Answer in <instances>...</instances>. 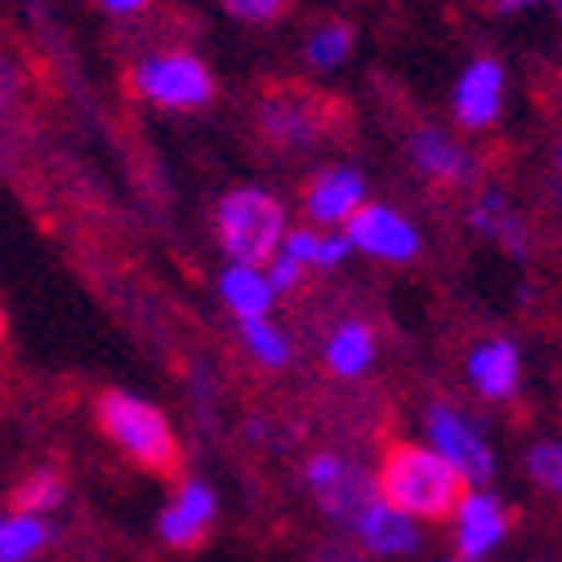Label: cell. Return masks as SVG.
Masks as SVG:
<instances>
[{"mask_svg": "<svg viewBox=\"0 0 562 562\" xmlns=\"http://www.w3.org/2000/svg\"><path fill=\"white\" fill-rule=\"evenodd\" d=\"M375 482V496L384 505H393L406 518H425V522H442L456 518L460 501L469 496V482L464 473H456L438 451L429 447H411V442H393L380 460Z\"/></svg>", "mask_w": 562, "mask_h": 562, "instance_id": "obj_1", "label": "cell"}, {"mask_svg": "<svg viewBox=\"0 0 562 562\" xmlns=\"http://www.w3.org/2000/svg\"><path fill=\"white\" fill-rule=\"evenodd\" d=\"M94 425L125 460H134L138 469H148V473H175L179 460H183L179 438L170 429V415L157 402L138 397V393L108 389L99 397V406H94Z\"/></svg>", "mask_w": 562, "mask_h": 562, "instance_id": "obj_2", "label": "cell"}, {"mask_svg": "<svg viewBox=\"0 0 562 562\" xmlns=\"http://www.w3.org/2000/svg\"><path fill=\"white\" fill-rule=\"evenodd\" d=\"M215 233L237 268H263L277 255V241L286 237V210L263 188H233L220 196Z\"/></svg>", "mask_w": 562, "mask_h": 562, "instance_id": "obj_3", "label": "cell"}, {"mask_svg": "<svg viewBox=\"0 0 562 562\" xmlns=\"http://www.w3.org/2000/svg\"><path fill=\"white\" fill-rule=\"evenodd\" d=\"M130 86L144 103L166 108V112H192L215 99V72L188 49H166V54L138 58L130 72Z\"/></svg>", "mask_w": 562, "mask_h": 562, "instance_id": "obj_4", "label": "cell"}, {"mask_svg": "<svg viewBox=\"0 0 562 562\" xmlns=\"http://www.w3.org/2000/svg\"><path fill=\"white\" fill-rule=\"evenodd\" d=\"M304 477H308V491L317 496V505L330 518H339L344 527H353V518L375 501V482L362 469L344 464L339 456H313Z\"/></svg>", "mask_w": 562, "mask_h": 562, "instance_id": "obj_5", "label": "cell"}, {"mask_svg": "<svg viewBox=\"0 0 562 562\" xmlns=\"http://www.w3.org/2000/svg\"><path fill=\"white\" fill-rule=\"evenodd\" d=\"M425 429L434 438L429 451H438L456 473H464V482H486L491 469H496V456H491V447L477 438V429L469 425V419L451 406H429L425 415Z\"/></svg>", "mask_w": 562, "mask_h": 562, "instance_id": "obj_6", "label": "cell"}, {"mask_svg": "<svg viewBox=\"0 0 562 562\" xmlns=\"http://www.w3.org/2000/svg\"><path fill=\"white\" fill-rule=\"evenodd\" d=\"M215 514H220V501H215V491H210V482L188 477V482H179L175 501L161 509L157 536L170 549H196L210 536V527H215Z\"/></svg>", "mask_w": 562, "mask_h": 562, "instance_id": "obj_7", "label": "cell"}, {"mask_svg": "<svg viewBox=\"0 0 562 562\" xmlns=\"http://www.w3.org/2000/svg\"><path fill=\"white\" fill-rule=\"evenodd\" d=\"M317 108H326L322 94L277 90V94L263 99L259 125H263V134L272 138V144H286V148L291 144H308V138L322 134V125H326V112H317Z\"/></svg>", "mask_w": 562, "mask_h": 562, "instance_id": "obj_8", "label": "cell"}, {"mask_svg": "<svg viewBox=\"0 0 562 562\" xmlns=\"http://www.w3.org/2000/svg\"><path fill=\"white\" fill-rule=\"evenodd\" d=\"M348 246H362L380 259H411L419 250V237L402 215H393V210L358 205L353 215H348Z\"/></svg>", "mask_w": 562, "mask_h": 562, "instance_id": "obj_9", "label": "cell"}, {"mask_svg": "<svg viewBox=\"0 0 562 562\" xmlns=\"http://www.w3.org/2000/svg\"><path fill=\"white\" fill-rule=\"evenodd\" d=\"M509 536V514L496 496H486V491H469L456 509V549L460 558L477 562L482 553H491L501 540Z\"/></svg>", "mask_w": 562, "mask_h": 562, "instance_id": "obj_10", "label": "cell"}, {"mask_svg": "<svg viewBox=\"0 0 562 562\" xmlns=\"http://www.w3.org/2000/svg\"><path fill=\"white\" fill-rule=\"evenodd\" d=\"M353 531H358L362 549L375 553V558H406V553L419 549V527H415V518L397 514V509L384 505L380 496L353 518Z\"/></svg>", "mask_w": 562, "mask_h": 562, "instance_id": "obj_11", "label": "cell"}, {"mask_svg": "<svg viewBox=\"0 0 562 562\" xmlns=\"http://www.w3.org/2000/svg\"><path fill=\"white\" fill-rule=\"evenodd\" d=\"M501 86H505L501 63H491V58L473 63L469 72H464V81H460V90H456V116H460V125L477 130V125L496 121L501 116Z\"/></svg>", "mask_w": 562, "mask_h": 562, "instance_id": "obj_12", "label": "cell"}, {"mask_svg": "<svg viewBox=\"0 0 562 562\" xmlns=\"http://www.w3.org/2000/svg\"><path fill=\"white\" fill-rule=\"evenodd\" d=\"M469 375H473L482 397H509L518 389V348L509 339L482 344L473 353V362H469Z\"/></svg>", "mask_w": 562, "mask_h": 562, "instance_id": "obj_13", "label": "cell"}, {"mask_svg": "<svg viewBox=\"0 0 562 562\" xmlns=\"http://www.w3.org/2000/svg\"><path fill=\"white\" fill-rule=\"evenodd\" d=\"M49 544H54L49 518L14 514V509L0 514V562H36Z\"/></svg>", "mask_w": 562, "mask_h": 562, "instance_id": "obj_14", "label": "cell"}, {"mask_svg": "<svg viewBox=\"0 0 562 562\" xmlns=\"http://www.w3.org/2000/svg\"><path fill=\"white\" fill-rule=\"evenodd\" d=\"M362 205V179L353 170H326L308 188V215L313 220H348Z\"/></svg>", "mask_w": 562, "mask_h": 562, "instance_id": "obj_15", "label": "cell"}, {"mask_svg": "<svg viewBox=\"0 0 562 562\" xmlns=\"http://www.w3.org/2000/svg\"><path fill=\"white\" fill-rule=\"evenodd\" d=\"M220 295H224V304L237 313V322H259V317H268V308H272V291H268V277L259 272V268H228L224 277H220Z\"/></svg>", "mask_w": 562, "mask_h": 562, "instance_id": "obj_16", "label": "cell"}, {"mask_svg": "<svg viewBox=\"0 0 562 562\" xmlns=\"http://www.w3.org/2000/svg\"><path fill=\"white\" fill-rule=\"evenodd\" d=\"M63 501H67V482H63L58 469L45 464V469L27 473V477L14 486L10 509H14V514H36V518H45V514H54Z\"/></svg>", "mask_w": 562, "mask_h": 562, "instance_id": "obj_17", "label": "cell"}, {"mask_svg": "<svg viewBox=\"0 0 562 562\" xmlns=\"http://www.w3.org/2000/svg\"><path fill=\"white\" fill-rule=\"evenodd\" d=\"M371 353H375L371 330H367V326H358V322H348V326L330 339L326 362H330V371H335V375H362V371L371 367Z\"/></svg>", "mask_w": 562, "mask_h": 562, "instance_id": "obj_18", "label": "cell"}, {"mask_svg": "<svg viewBox=\"0 0 562 562\" xmlns=\"http://www.w3.org/2000/svg\"><path fill=\"white\" fill-rule=\"evenodd\" d=\"M415 166L419 170H425L429 179H438V183H460L464 179V157H460V148H451L447 144V138L442 134H434V130H425V134H419L415 138Z\"/></svg>", "mask_w": 562, "mask_h": 562, "instance_id": "obj_19", "label": "cell"}, {"mask_svg": "<svg viewBox=\"0 0 562 562\" xmlns=\"http://www.w3.org/2000/svg\"><path fill=\"white\" fill-rule=\"evenodd\" d=\"M241 344L250 348V358L263 362V367H286V362H291V344H286V335H281L268 317H259V322H241Z\"/></svg>", "mask_w": 562, "mask_h": 562, "instance_id": "obj_20", "label": "cell"}, {"mask_svg": "<svg viewBox=\"0 0 562 562\" xmlns=\"http://www.w3.org/2000/svg\"><path fill=\"white\" fill-rule=\"evenodd\" d=\"M27 99V67L14 54H0V121H10Z\"/></svg>", "mask_w": 562, "mask_h": 562, "instance_id": "obj_21", "label": "cell"}, {"mask_svg": "<svg viewBox=\"0 0 562 562\" xmlns=\"http://www.w3.org/2000/svg\"><path fill=\"white\" fill-rule=\"evenodd\" d=\"M348 49H353V32H348V23H330V27H322V32L308 41V63L335 67V63L348 58Z\"/></svg>", "mask_w": 562, "mask_h": 562, "instance_id": "obj_22", "label": "cell"}, {"mask_svg": "<svg viewBox=\"0 0 562 562\" xmlns=\"http://www.w3.org/2000/svg\"><path fill=\"white\" fill-rule=\"evenodd\" d=\"M527 469H531V477L540 486H549V491H558V496H562V442H540L531 451Z\"/></svg>", "mask_w": 562, "mask_h": 562, "instance_id": "obj_23", "label": "cell"}, {"mask_svg": "<svg viewBox=\"0 0 562 562\" xmlns=\"http://www.w3.org/2000/svg\"><path fill=\"white\" fill-rule=\"evenodd\" d=\"M220 5L241 23H272V19L286 14L291 0H220Z\"/></svg>", "mask_w": 562, "mask_h": 562, "instance_id": "obj_24", "label": "cell"}, {"mask_svg": "<svg viewBox=\"0 0 562 562\" xmlns=\"http://www.w3.org/2000/svg\"><path fill=\"white\" fill-rule=\"evenodd\" d=\"M268 263H272L268 268V291H291L300 281V272H304V263H295L291 255H272Z\"/></svg>", "mask_w": 562, "mask_h": 562, "instance_id": "obj_25", "label": "cell"}, {"mask_svg": "<svg viewBox=\"0 0 562 562\" xmlns=\"http://www.w3.org/2000/svg\"><path fill=\"white\" fill-rule=\"evenodd\" d=\"M317 250H322V237H317L313 228H300V233H291V237H286V255H291L295 263H313V259H317Z\"/></svg>", "mask_w": 562, "mask_h": 562, "instance_id": "obj_26", "label": "cell"}, {"mask_svg": "<svg viewBox=\"0 0 562 562\" xmlns=\"http://www.w3.org/2000/svg\"><path fill=\"white\" fill-rule=\"evenodd\" d=\"M153 5V0H99V10L112 14V19H134V14H144Z\"/></svg>", "mask_w": 562, "mask_h": 562, "instance_id": "obj_27", "label": "cell"}, {"mask_svg": "<svg viewBox=\"0 0 562 562\" xmlns=\"http://www.w3.org/2000/svg\"><path fill=\"white\" fill-rule=\"evenodd\" d=\"M344 255H348V237H335V241H322V250H317V263H326V268H330V263H339Z\"/></svg>", "mask_w": 562, "mask_h": 562, "instance_id": "obj_28", "label": "cell"}, {"mask_svg": "<svg viewBox=\"0 0 562 562\" xmlns=\"http://www.w3.org/2000/svg\"><path fill=\"white\" fill-rule=\"evenodd\" d=\"M313 562H362V558L353 549H344V544H326V549L313 553Z\"/></svg>", "mask_w": 562, "mask_h": 562, "instance_id": "obj_29", "label": "cell"}, {"mask_svg": "<svg viewBox=\"0 0 562 562\" xmlns=\"http://www.w3.org/2000/svg\"><path fill=\"white\" fill-rule=\"evenodd\" d=\"M522 5H536V0H501V10H522Z\"/></svg>", "mask_w": 562, "mask_h": 562, "instance_id": "obj_30", "label": "cell"}, {"mask_svg": "<svg viewBox=\"0 0 562 562\" xmlns=\"http://www.w3.org/2000/svg\"><path fill=\"white\" fill-rule=\"evenodd\" d=\"M451 562H469V558H451Z\"/></svg>", "mask_w": 562, "mask_h": 562, "instance_id": "obj_31", "label": "cell"}, {"mask_svg": "<svg viewBox=\"0 0 562 562\" xmlns=\"http://www.w3.org/2000/svg\"><path fill=\"white\" fill-rule=\"evenodd\" d=\"M558 166H562V153H558Z\"/></svg>", "mask_w": 562, "mask_h": 562, "instance_id": "obj_32", "label": "cell"}, {"mask_svg": "<svg viewBox=\"0 0 562 562\" xmlns=\"http://www.w3.org/2000/svg\"><path fill=\"white\" fill-rule=\"evenodd\" d=\"M558 10H562V0H558Z\"/></svg>", "mask_w": 562, "mask_h": 562, "instance_id": "obj_33", "label": "cell"}]
</instances>
